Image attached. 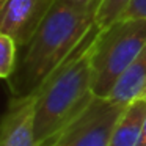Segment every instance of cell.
I'll use <instances>...</instances> for the list:
<instances>
[{
    "label": "cell",
    "instance_id": "cell-1",
    "mask_svg": "<svg viewBox=\"0 0 146 146\" xmlns=\"http://www.w3.org/2000/svg\"><path fill=\"white\" fill-rule=\"evenodd\" d=\"M101 0L90 7H72L55 0L54 7L27 44L19 47L17 64L7 80L13 98L32 96L96 29Z\"/></svg>",
    "mask_w": 146,
    "mask_h": 146
},
{
    "label": "cell",
    "instance_id": "cell-2",
    "mask_svg": "<svg viewBox=\"0 0 146 146\" xmlns=\"http://www.w3.org/2000/svg\"><path fill=\"white\" fill-rule=\"evenodd\" d=\"M98 32L99 27H96L35 93V133L39 146H47L96 98L91 46Z\"/></svg>",
    "mask_w": 146,
    "mask_h": 146
},
{
    "label": "cell",
    "instance_id": "cell-3",
    "mask_svg": "<svg viewBox=\"0 0 146 146\" xmlns=\"http://www.w3.org/2000/svg\"><path fill=\"white\" fill-rule=\"evenodd\" d=\"M146 46V19H121L93 39V91L108 98L115 83Z\"/></svg>",
    "mask_w": 146,
    "mask_h": 146
},
{
    "label": "cell",
    "instance_id": "cell-4",
    "mask_svg": "<svg viewBox=\"0 0 146 146\" xmlns=\"http://www.w3.org/2000/svg\"><path fill=\"white\" fill-rule=\"evenodd\" d=\"M124 108L123 104L96 96L47 146H108Z\"/></svg>",
    "mask_w": 146,
    "mask_h": 146
},
{
    "label": "cell",
    "instance_id": "cell-5",
    "mask_svg": "<svg viewBox=\"0 0 146 146\" xmlns=\"http://www.w3.org/2000/svg\"><path fill=\"white\" fill-rule=\"evenodd\" d=\"M55 0H0V33L19 47L30 41Z\"/></svg>",
    "mask_w": 146,
    "mask_h": 146
},
{
    "label": "cell",
    "instance_id": "cell-6",
    "mask_svg": "<svg viewBox=\"0 0 146 146\" xmlns=\"http://www.w3.org/2000/svg\"><path fill=\"white\" fill-rule=\"evenodd\" d=\"M0 146H39L35 133V94L11 96L2 119Z\"/></svg>",
    "mask_w": 146,
    "mask_h": 146
},
{
    "label": "cell",
    "instance_id": "cell-7",
    "mask_svg": "<svg viewBox=\"0 0 146 146\" xmlns=\"http://www.w3.org/2000/svg\"><path fill=\"white\" fill-rule=\"evenodd\" d=\"M141 96H146V46L138 54V57L129 64V68L121 74L108 94V99L127 105Z\"/></svg>",
    "mask_w": 146,
    "mask_h": 146
},
{
    "label": "cell",
    "instance_id": "cell-8",
    "mask_svg": "<svg viewBox=\"0 0 146 146\" xmlns=\"http://www.w3.org/2000/svg\"><path fill=\"white\" fill-rule=\"evenodd\" d=\"M146 121V96L126 105L113 129L108 146H137Z\"/></svg>",
    "mask_w": 146,
    "mask_h": 146
},
{
    "label": "cell",
    "instance_id": "cell-9",
    "mask_svg": "<svg viewBox=\"0 0 146 146\" xmlns=\"http://www.w3.org/2000/svg\"><path fill=\"white\" fill-rule=\"evenodd\" d=\"M19 57V46L11 36L0 33V77L8 80L13 76Z\"/></svg>",
    "mask_w": 146,
    "mask_h": 146
},
{
    "label": "cell",
    "instance_id": "cell-10",
    "mask_svg": "<svg viewBox=\"0 0 146 146\" xmlns=\"http://www.w3.org/2000/svg\"><path fill=\"white\" fill-rule=\"evenodd\" d=\"M132 0H101L96 13V27L105 29L118 21Z\"/></svg>",
    "mask_w": 146,
    "mask_h": 146
},
{
    "label": "cell",
    "instance_id": "cell-11",
    "mask_svg": "<svg viewBox=\"0 0 146 146\" xmlns=\"http://www.w3.org/2000/svg\"><path fill=\"white\" fill-rule=\"evenodd\" d=\"M121 17H124V19H146V0H132Z\"/></svg>",
    "mask_w": 146,
    "mask_h": 146
},
{
    "label": "cell",
    "instance_id": "cell-12",
    "mask_svg": "<svg viewBox=\"0 0 146 146\" xmlns=\"http://www.w3.org/2000/svg\"><path fill=\"white\" fill-rule=\"evenodd\" d=\"M61 2H64V3L68 5H72V7H90V5H93L94 2H98V0H61Z\"/></svg>",
    "mask_w": 146,
    "mask_h": 146
},
{
    "label": "cell",
    "instance_id": "cell-13",
    "mask_svg": "<svg viewBox=\"0 0 146 146\" xmlns=\"http://www.w3.org/2000/svg\"><path fill=\"white\" fill-rule=\"evenodd\" d=\"M137 146H146V121H145V126H143L141 135H140V140L137 143Z\"/></svg>",
    "mask_w": 146,
    "mask_h": 146
}]
</instances>
